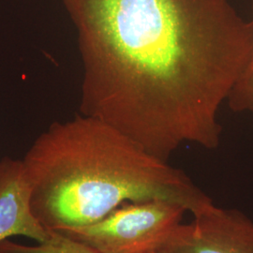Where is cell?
<instances>
[{
	"instance_id": "obj_2",
	"label": "cell",
	"mask_w": 253,
	"mask_h": 253,
	"mask_svg": "<svg viewBox=\"0 0 253 253\" xmlns=\"http://www.w3.org/2000/svg\"><path fill=\"white\" fill-rule=\"evenodd\" d=\"M22 162L32 213L50 232L96 222L125 203L166 200L193 217L214 205L183 170L81 114L52 123Z\"/></svg>"
},
{
	"instance_id": "obj_7",
	"label": "cell",
	"mask_w": 253,
	"mask_h": 253,
	"mask_svg": "<svg viewBox=\"0 0 253 253\" xmlns=\"http://www.w3.org/2000/svg\"><path fill=\"white\" fill-rule=\"evenodd\" d=\"M253 42L251 54L240 78L235 84L227 100L229 107L235 113L248 114L253 121V0H252Z\"/></svg>"
},
{
	"instance_id": "obj_5",
	"label": "cell",
	"mask_w": 253,
	"mask_h": 253,
	"mask_svg": "<svg viewBox=\"0 0 253 253\" xmlns=\"http://www.w3.org/2000/svg\"><path fill=\"white\" fill-rule=\"evenodd\" d=\"M51 232L42 226L30 208V188L23 162L4 157L0 161V242L23 235L37 243Z\"/></svg>"
},
{
	"instance_id": "obj_6",
	"label": "cell",
	"mask_w": 253,
	"mask_h": 253,
	"mask_svg": "<svg viewBox=\"0 0 253 253\" xmlns=\"http://www.w3.org/2000/svg\"><path fill=\"white\" fill-rule=\"evenodd\" d=\"M0 253H100L87 245L57 232H51L49 238L36 245L19 244L9 239L0 242Z\"/></svg>"
},
{
	"instance_id": "obj_3",
	"label": "cell",
	"mask_w": 253,
	"mask_h": 253,
	"mask_svg": "<svg viewBox=\"0 0 253 253\" xmlns=\"http://www.w3.org/2000/svg\"><path fill=\"white\" fill-rule=\"evenodd\" d=\"M186 212L166 200L125 203L96 222L57 233L100 253H156Z\"/></svg>"
},
{
	"instance_id": "obj_1",
	"label": "cell",
	"mask_w": 253,
	"mask_h": 253,
	"mask_svg": "<svg viewBox=\"0 0 253 253\" xmlns=\"http://www.w3.org/2000/svg\"><path fill=\"white\" fill-rule=\"evenodd\" d=\"M83 66L80 114L168 162L220 144L218 116L248 63L251 21L230 0H62Z\"/></svg>"
},
{
	"instance_id": "obj_8",
	"label": "cell",
	"mask_w": 253,
	"mask_h": 253,
	"mask_svg": "<svg viewBox=\"0 0 253 253\" xmlns=\"http://www.w3.org/2000/svg\"><path fill=\"white\" fill-rule=\"evenodd\" d=\"M0 161H1V159H0Z\"/></svg>"
},
{
	"instance_id": "obj_4",
	"label": "cell",
	"mask_w": 253,
	"mask_h": 253,
	"mask_svg": "<svg viewBox=\"0 0 253 253\" xmlns=\"http://www.w3.org/2000/svg\"><path fill=\"white\" fill-rule=\"evenodd\" d=\"M156 253H253V220L239 209L213 205L180 223Z\"/></svg>"
}]
</instances>
